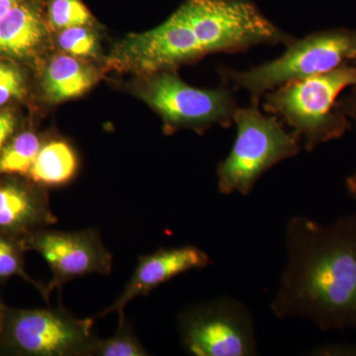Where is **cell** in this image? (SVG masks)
Listing matches in <instances>:
<instances>
[{
    "instance_id": "cell-1",
    "label": "cell",
    "mask_w": 356,
    "mask_h": 356,
    "mask_svg": "<svg viewBox=\"0 0 356 356\" xmlns=\"http://www.w3.org/2000/svg\"><path fill=\"white\" fill-rule=\"evenodd\" d=\"M287 261L270 309L278 318H303L321 331L356 330V215L330 225L292 217Z\"/></svg>"
},
{
    "instance_id": "cell-2",
    "label": "cell",
    "mask_w": 356,
    "mask_h": 356,
    "mask_svg": "<svg viewBox=\"0 0 356 356\" xmlns=\"http://www.w3.org/2000/svg\"><path fill=\"white\" fill-rule=\"evenodd\" d=\"M356 86V67L348 63L266 92L264 109L282 119L303 140L307 152L341 139L353 124L336 104L344 89Z\"/></svg>"
},
{
    "instance_id": "cell-3",
    "label": "cell",
    "mask_w": 356,
    "mask_h": 356,
    "mask_svg": "<svg viewBox=\"0 0 356 356\" xmlns=\"http://www.w3.org/2000/svg\"><path fill=\"white\" fill-rule=\"evenodd\" d=\"M280 57L247 70L221 67L224 84L245 89L250 102L259 103L268 91L303 81L353 63L356 58V31L348 28L323 30L293 39Z\"/></svg>"
},
{
    "instance_id": "cell-4",
    "label": "cell",
    "mask_w": 356,
    "mask_h": 356,
    "mask_svg": "<svg viewBox=\"0 0 356 356\" xmlns=\"http://www.w3.org/2000/svg\"><path fill=\"white\" fill-rule=\"evenodd\" d=\"M234 123L236 140L228 156L218 165V189L222 195L238 192L248 196L264 173L300 154L301 138L287 132L278 117L261 113L259 103L238 107Z\"/></svg>"
},
{
    "instance_id": "cell-5",
    "label": "cell",
    "mask_w": 356,
    "mask_h": 356,
    "mask_svg": "<svg viewBox=\"0 0 356 356\" xmlns=\"http://www.w3.org/2000/svg\"><path fill=\"white\" fill-rule=\"evenodd\" d=\"M138 93L161 117L165 133L191 129L202 133L214 125L232 127L238 108L227 84L214 89L189 86L173 70L145 74Z\"/></svg>"
},
{
    "instance_id": "cell-6",
    "label": "cell",
    "mask_w": 356,
    "mask_h": 356,
    "mask_svg": "<svg viewBox=\"0 0 356 356\" xmlns=\"http://www.w3.org/2000/svg\"><path fill=\"white\" fill-rule=\"evenodd\" d=\"M93 318L63 308H7L0 322V348L26 356H88L96 339Z\"/></svg>"
},
{
    "instance_id": "cell-7",
    "label": "cell",
    "mask_w": 356,
    "mask_h": 356,
    "mask_svg": "<svg viewBox=\"0 0 356 356\" xmlns=\"http://www.w3.org/2000/svg\"><path fill=\"white\" fill-rule=\"evenodd\" d=\"M180 341L194 356L257 355L254 318L247 306L222 296L189 307L178 317Z\"/></svg>"
},
{
    "instance_id": "cell-8",
    "label": "cell",
    "mask_w": 356,
    "mask_h": 356,
    "mask_svg": "<svg viewBox=\"0 0 356 356\" xmlns=\"http://www.w3.org/2000/svg\"><path fill=\"white\" fill-rule=\"evenodd\" d=\"M24 250H34L48 264L51 273L49 292L60 289L76 278L112 271L111 252L95 229L63 232L49 228L40 229L19 242Z\"/></svg>"
},
{
    "instance_id": "cell-9",
    "label": "cell",
    "mask_w": 356,
    "mask_h": 356,
    "mask_svg": "<svg viewBox=\"0 0 356 356\" xmlns=\"http://www.w3.org/2000/svg\"><path fill=\"white\" fill-rule=\"evenodd\" d=\"M111 60L117 67L145 76L175 70L179 65L196 62L197 57L184 25L172 14L149 31L129 35L117 44Z\"/></svg>"
},
{
    "instance_id": "cell-10",
    "label": "cell",
    "mask_w": 356,
    "mask_h": 356,
    "mask_svg": "<svg viewBox=\"0 0 356 356\" xmlns=\"http://www.w3.org/2000/svg\"><path fill=\"white\" fill-rule=\"evenodd\" d=\"M212 264L209 254L195 245L159 248L156 252L139 257L137 266L120 296L113 304L92 317L97 320L109 314L123 317L129 302L140 296H147L156 288L187 271L206 268Z\"/></svg>"
},
{
    "instance_id": "cell-11",
    "label": "cell",
    "mask_w": 356,
    "mask_h": 356,
    "mask_svg": "<svg viewBox=\"0 0 356 356\" xmlns=\"http://www.w3.org/2000/svg\"><path fill=\"white\" fill-rule=\"evenodd\" d=\"M43 187L18 179L0 181V234L20 242L57 224Z\"/></svg>"
},
{
    "instance_id": "cell-12",
    "label": "cell",
    "mask_w": 356,
    "mask_h": 356,
    "mask_svg": "<svg viewBox=\"0 0 356 356\" xmlns=\"http://www.w3.org/2000/svg\"><path fill=\"white\" fill-rule=\"evenodd\" d=\"M48 29L43 0H26L0 19V57L25 60L43 46Z\"/></svg>"
},
{
    "instance_id": "cell-13",
    "label": "cell",
    "mask_w": 356,
    "mask_h": 356,
    "mask_svg": "<svg viewBox=\"0 0 356 356\" xmlns=\"http://www.w3.org/2000/svg\"><path fill=\"white\" fill-rule=\"evenodd\" d=\"M97 74L83 58L60 54L51 58L44 70L43 91L54 104L79 97L92 88Z\"/></svg>"
},
{
    "instance_id": "cell-14",
    "label": "cell",
    "mask_w": 356,
    "mask_h": 356,
    "mask_svg": "<svg viewBox=\"0 0 356 356\" xmlns=\"http://www.w3.org/2000/svg\"><path fill=\"white\" fill-rule=\"evenodd\" d=\"M77 170L74 147L64 140H51L42 145L27 177L43 188L60 187L74 179Z\"/></svg>"
},
{
    "instance_id": "cell-15",
    "label": "cell",
    "mask_w": 356,
    "mask_h": 356,
    "mask_svg": "<svg viewBox=\"0 0 356 356\" xmlns=\"http://www.w3.org/2000/svg\"><path fill=\"white\" fill-rule=\"evenodd\" d=\"M42 145L39 136L31 131L16 136L0 153V175L27 177Z\"/></svg>"
},
{
    "instance_id": "cell-16",
    "label": "cell",
    "mask_w": 356,
    "mask_h": 356,
    "mask_svg": "<svg viewBox=\"0 0 356 356\" xmlns=\"http://www.w3.org/2000/svg\"><path fill=\"white\" fill-rule=\"evenodd\" d=\"M48 28L60 31L74 26H91L95 18L81 0H43Z\"/></svg>"
},
{
    "instance_id": "cell-17",
    "label": "cell",
    "mask_w": 356,
    "mask_h": 356,
    "mask_svg": "<svg viewBox=\"0 0 356 356\" xmlns=\"http://www.w3.org/2000/svg\"><path fill=\"white\" fill-rule=\"evenodd\" d=\"M146 348L134 334L126 317L119 318V327L116 334L109 339L96 337L89 348L88 356H147Z\"/></svg>"
},
{
    "instance_id": "cell-18",
    "label": "cell",
    "mask_w": 356,
    "mask_h": 356,
    "mask_svg": "<svg viewBox=\"0 0 356 356\" xmlns=\"http://www.w3.org/2000/svg\"><path fill=\"white\" fill-rule=\"evenodd\" d=\"M25 250L19 242L0 234V280H6L14 276H19L26 282L36 288L46 301L50 299L48 287L44 286L38 281L33 280L24 269L23 252Z\"/></svg>"
},
{
    "instance_id": "cell-19",
    "label": "cell",
    "mask_w": 356,
    "mask_h": 356,
    "mask_svg": "<svg viewBox=\"0 0 356 356\" xmlns=\"http://www.w3.org/2000/svg\"><path fill=\"white\" fill-rule=\"evenodd\" d=\"M58 32V44L65 54L79 58L97 56L99 41L91 26H74Z\"/></svg>"
},
{
    "instance_id": "cell-20",
    "label": "cell",
    "mask_w": 356,
    "mask_h": 356,
    "mask_svg": "<svg viewBox=\"0 0 356 356\" xmlns=\"http://www.w3.org/2000/svg\"><path fill=\"white\" fill-rule=\"evenodd\" d=\"M26 93V81L22 72L9 63L0 60V106L21 99Z\"/></svg>"
},
{
    "instance_id": "cell-21",
    "label": "cell",
    "mask_w": 356,
    "mask_h": 356,
    "mask_svg": "<svg viewBox=\"0 0 356 356\" xmlns=\"http://www.w3.org/2000/svg\"><path fill=\"white\" fill-rule=\"evenodd\" d=\"M337 110L346 115L353 125L356 128V86L350 88V90L341 98L336 104Z\"/></svg>"
},
{
    "instance_id": "cell-22",
    "label": "cell",
    "mask_w": 356,
    "mask_h": 356,
    "mask_svg": "<svg viewBox=\"0 0 356 356\" xmlns=\"http://www.w3.org/2000/svg\"><path fill=\"white\" fill-rule=\"evenodd\" d=\"M311 355L356 356V344H323L312 351Z\"/></svg>"
},
{
    "instance_id": "cell-23",
    "label": "cell",
    "mask_w": 356,
    "mask_h": 356,
    "mask_svg": "<svg viewBox=\"0 0 356 356\" xmlns=\"http://www.w3.org/2000/svg\"><path fill=\"white\" fill-rule=\"evenodd\" d=\"M16 127V119L8 112H0V153L13 135Z\"/></svg>"
},
{
    "instance_id": "cell-24",
    "label": "cell",
    "mask_w": 356,
    "mask_h": 356,
    "mask_svg": "<svg viewBox=\"0 0 356 356\" xmlns=\"http://www.w3.org/2000/svg\"><path fill=\"white\" fill-rule=\"evenodd\" d=\"M24 1L26 0H0V19L4 15H6L14 7Z\"/></svg>"
},
{
    "instance_id": "cell-25",
    "label": "cell",
    "mask_w": 356,
    "mask_h": 356,
    "mask_svg": "<svg viewBox=\"0 0 356 356\" xmlns=\"http://www.w3.org/2000/svg\"><path fill=\"white\" fill-rule=\"evenodd\" d=\"M346 186L348 194L356 201V172L346 178Z\"/></svg>"
},
{
    "instance_id": "cell-26",
    "label": "cell",
    "mask_w": 356,
    "mask_h": 356,
    "mask_svg": "<svg viewBox=\"0 0 356 356\" xmlns=\"http://www.w3.org/2000/svg\"><path fill=\"white\" fill-rule=\"evenodd\" d=\"M7 310V307L4 305L1 298H0V322H1L2 318H3L4 314Z\"/></svg>"
},
{
    "instance_id": "cell-27",
    "label": "cell",
    "mask_w": 356,
    "mask_h": 356,
    "mask_svg": "<svg viewBox=\"0 0 356 356\" xmlns=\"http://www.w3.org/2000/svg\"><path fill=\"white\" fill-rule=\"evenodd\" d=\"M351 64L355 65L356 67V58H355V60H353V62L351 63Z\"/></svg>"
}]
</instances>
